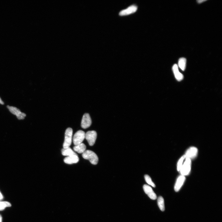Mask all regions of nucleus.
Wrapping results in <instances>:
<instances>
[{"label":"nucleus","mask_w":222,"mask_h":222,"mask_svg":"<svg viewBox=\"0 0 222 222\" xmlns=\"http://www.w3.org/2000/svg\"><path fill=\"white\" fill-rule=\"evenodd\" d=\"M82 157L84 159L89 160L93 165H96L98 163V157L92 151L90 150H85L82 153Z\"/></svg>","instance_id":"obj_1"},{"label":"nucleus","mask_w":222,"mask_h":222,"mask_svg":"<svg viewBox=\"0 0 222 222\" xmlns=\"http://www.w3.org/2000/svg\"><path fill=\"white\" fill-rule=\"evenodd\" d=\"M73 133V129L71 128H68L66 130L65 140L63 144V148H68L71 146L72 142Z\"/></svg>","instance_id":"obj_2"},{"label":"nucleus","mask_w":222,"mask_h":222,"mask_svg":"<svg viewBox=\"0 0 222 222\" xmlns=\"http://www.w3.org/2000/svg\"><path fill=\"white\" fill-rule=\"evenodd\" d=\"M191 159L186 157L179 171L181 175L185 176L189 175L191 171Z\"/></svg>","instance_id":"obj_3"},{"label":"nucleus","mask_w":222,"mask_h":222,"mask_svg":"<svg viewBox=\"0 0 222 222\" xmlns=\"http://www.w3.org/2000/svg\"><path fill=\"white\" fill-rule=\"evenodd\" d=\"M85 134L82 130H79L75 133L73 138L74 144L75 146L82 143L85 138Z\"/></svg>","instance_id":"obj_4"},{"label":"nucleus","mask_w":222,"mask_h":222,"mask_svg":"<svg viewBox=\"0 0 222 222\" xmlns=\"http://www.w3.org/2000/svg\"><path fill=\"white\" fill-rule=\"evenodd\" d=\"M97 137V133L94 131H89L85 134V138L88 141L90 146H92L94 144Z\"/></svg>","instance_id":"obj_5"},{"label":"nucleus","mask_w":222,"mask_h":222,"mask_svg":"<svg viewBox=\"0 0 222 222\" xmlns=\"http://www.w3.org/2000/svg\"><path fill=\"white\" fill-rule=\"evenodd\" d=\"M7 107L12 113L16 115L18 120H24L26 116V114L22 112L20 110L15 107L9 105H7Z\"/></svg>","instance_id":"obj_6"},{"label":"nucleus","mask_w":222,"mask_h":222,"mask_svg":"<svg viewBox=\"0 0 222 222\" xmlns=\"http://www.w3.org/2000/svg\"><path fill=\"white\" fill-rule=\"evenodd\" d=\"M92 121L90 114L85 113L83 115L81 122V127L83 129L89 128L91 124Z\"/></svg>","instance_id":"obj_7"},{"label":"nucleus","mask_w":222,"mask_h":222,"mask_svg":"<svg viewBox=\"0 0 222 222\" xmlns=\"http://www.w3.org/2000/svg\"><path fill=\"white\" fill-rule=\"evenodd\" d=\"M137 9L138 7L137 5H132L121 11L119 15L120 16H125L130 15L136 12Z\"/></svg>","instance_id":"obj_8"},{"label":"nucleus","mask_w":222,"mask_h":222,"mask_svg":"<svg viewBox=\"0 0 222 222\" xmlns=\"http://www.w3.org/2000/svg\"><path fill=\"white\" fill-rule=\"evenodd\" d=\"M198 149L195 147H191L188 149L185 156L186 158L190 159L195 158L197 156Z\"/></svg>","instance_id":"obj_9"},{"label":"nucleus","mask_w":222,"mask_h":222,"mask_svg":"<svg viewBox=\"0 0 222 222\" xmlns=\"http://www.w3.org/2000/svg\"><path fill=\"white\" fill-rule=\"evenodd\" d=\"M143 189L145 192L151 199L153 200L157 199V195L150 186L147 185H144L143 186Z\"/></svg>","instance_id":"obj_10"},{"label":"nucleus","mask_w":222,"mask_h":222,"mask_svg":"<svg viewBox=\"0 0 222 222\" xmlns=\"http://www.w3.org/2000/svg\"><path fill=\"white\" fill-rule=\"evenodd\" d=\"M185 176L182 175L180 176L177 178L174 187V190L176 192H178L185 181Z\"/></svg>","instance_id":"obj_11"},{"label":"nucleus","mask_w":222,"mask_h":222,"mask_svg":"<svg viewBox=\"0 0 222 222\" xmlns=\"http://www.w3.org/2000/svg\"><path fill=\"white\" fill-rule=\"evenodd\" d=\"M79 160L78 155H73L65 157L64 161L65 163L71 165L78 162Z\"/></svg>","instance_id":"obj_12"},{"label":"nucleus","mask_w":222,"mask_h":222,"mask_svg":"<svg viewBox=\"0 0 222 222\" xmlns=\"http://www.w3.org/2000/svg\"><path fill=\"white\" fill-rule=\"evenodd\" d=\"M172 70L176 79L178 81H182L184 78V76L179 71L178 67L177 64L173 65Z\"/></svg>","instance_id":"obj_13"},{"label":"nucleus","mask_w":222,"mask_h":222,"mask_svg":"<svg viewBox=\"0 0 222 222\" xmlns=\"http://www.w3.org/2000/svg\"><path fill=\"white\" fill-rule=\"evenodd\" d=\"M73 149L78 153H83L86 150V146L84 144L82 143L74 146Z\"/></svg>","instance_id":"obj_14"},{"label":"nucleus","mask_w":222,"mask_h":222,"mask_svg":"<svg viewBox=\"0 0 222 222\" xmlns=\"http://www.w3.org/2000/svg\"><path fill=\"white\" fill-rule=\"evenodd\" d=\"M62 155L64 156L69 157L73 155H78L70 147L62 150Z\"/></svg>","instance_id":"obj_15"},{"label":"nucleus","mask_w":222,"mask_h":222,"mask_svg":"<svg viewBox=\"0 0 222 222\" xmlns=\"http://www.w3.org/2000/svg\"><path fill=\"white\" fill-rule=\"evenodd\" d=\"M186 60L185 58H181L179 60L178 65L181 69L183 71L186 70Z\"/></svg>","instance_id":"obj_16"},{"label":"nucleus","mask_w":222,"mask_h":222,"mask_svg":"<svg viewBox=\"0 0 222 222\" xmlns=\"http://www.w3.org/2000/svg\"><path fill=\"white\" fill-rule=\"evenodd\" d=\"M158 204L160 210L163 211L165 210V203L163 197L161 196L159 197L158 199Z\"/></svg>","instance_id":"obj_17"},{"label":"nucleus","mask_w":222,"mask_h":222,"mask_svg":"<svg viewBox=\"0 0 222 222\" xmlns=\"http://www.w3.org/2000/svg\"><path fill=\"white\" fill-rule=\"evenodd\" d=\"M11 206V204L7 201H0V211L4 210L5 208L8 207H10Z\"/></svg>","instance_id":"obj_18"},{"label":"nucleus","mask_w":222,"mask_h":222,"mask_svg":"<svg viewBox=\"0 0 222 222\" xmlns=\"http://www.w3.org/2000/svg\"><path fill=\"white\" fill-rule=\"evenodd\" d=\"M186 158V157L185 155L183 156L178 161L177 165V170L178 171H180L181 168Z\"/></svg>","instance_id":"obj_19"},{"label":"nucleus","mask_w":222,"mask_h":222,"mask_svg":"<svg viewBox=\"0 0 222 222\" xmlns=\"http://www.w3.org/2000/svg\"><path fill=\"white\" fill-rule=\"evenodd\" d=\"M144 178L148 184L151 185L153 187L155 188L156 187V185L152 181L151 178L148 175H145Z\"/></svg>","instance_id":"obj_20"},{"label":"nucleus","mask_w":222,"mask_h":222,"mask_svg":"<svg viewBox=\"0 0 222 222\" xmlns=\"http://www.w3.org/2000/svg\"><path fill=\"white\" fill-rule=\"evenodd\" d=\"M3 198V196L1 193L0 192V200H1Z\"/></svg>","instance_id":"obj_21"},{"label":"nucleus","mask_w":222,"mask_h":222,"mask_svg":"<svg viewBox=\"0 0 222 222\" xmlns=\"http://www.w3.org/2000/svg\"><path fill=\"white\" fill-rule=\"evenodd\" d=\"M205 1H203H203H198V3L199 4H200L203 2H205Z\"/></svg>","instance_id":"obj_22"},{"label":"nucleus","mask_w":222,"mask_h":222,"mask_svg":"<svg viewBox=\"0 0 222 222\" xmlns=\"http://www.w3.org/2000/svg\"><path fill=\"white\" fill-rule=\"evenodd\" d=\"M0 104H1L2 105H4V103L2 100L1 98H0Z\"/></svg>","instance_id":"obj_23"},{"label":"nucleus","mask_w":222,"mask_h":222,"mask_svg":"<svg viewBox=\"0 0 222 222\" xmlns=\"http://www.w3.org/2000/svg\"><path fill=\"white\" fill-rule=\"evenodd\" d=\"M2 222V218L1 215H0V222Z\"/></svg>","instance_id":"obj_24"}]
</instances>
